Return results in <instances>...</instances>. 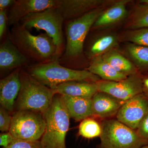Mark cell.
I'll return each mask as SVG.
<instances>
[{"label": "cell", "mask_w": 148, "mask_h": 148, "mask_svg": "<svg viewBox=\"0 0 148 148\" xmlns=\"http://www.w3.org/2000/svg\"><path fill=\"white\" fill-rule=\"evenodd\" d=\"M61 95L70 117L79 121L93 115L91 98Z\"/></svg>", "instance_id": "cell-17"}, {"label": "cell", "mask_w": 148, "mask_h": 148, "mask_svg": "<svg viewBox=\"0 0 148 148\" xmlns=\"http://www.w3.org/2000/svg\"><path fill=\"white\" fill-rule=\"evenodd\" d=\"M21 87L16 108L18 110H30L43 114L51 105L55 90L44 85L27 72L20 70Z\"/></svg>", "instance_id": "cell-4"}, {"label": "cell", "mask_w": 148, "mask_h": 148, "mask_svg": "<svg viewBox=\"0 0 148 148\" xmlns=\"http://www.w3.org/2000/svg\"><path fill=\"white\" fill-rule=\"evenodd\" d=\"M55 90L56 94L73 97L91 98L98 92L97 82L71 81L58 86Z\"/></svg>", "instance_id": "cell-18"}, {"label": "cell", "mask_w": 148, "mask_h": 148, "mask_svg": "<svg viewBox=\"0 0 148 148\" xmlns=\"http://www.w3.org/2000/svg\"><path fill=\"white\" fill-rule=\"evenodd\" d=\"M109 1L104 0H57L58 8L64 20L79 17L101 7Z\"/></svg>", "instance_id": "cell-12"}, {"label": "cell", "mask_w": 148, "mask_h": 148, "mask_svg": "<svg viewBox=\"0 0 148 148\" xmlns=\"http://www.w3.org/2000/svg\"><path fill=\"white\" fill-rule=\"evenodd\" d=\"M126 49L138 71L140 73L148 72V47L130 43Z\"/></svg>", "instance_id": "cell-23"}, {"label": "cell", "mask_w": 148, "mask_h": 148, "mask_svg": "<svg viewBox=\"0 0 148 148\" xmlns=\"http://www.w3.org/2000/svg\"><path fill=\"white\" fill-rule=\"evenodd\" d=\"M87 70L103 80L108 81H119L127 77L116 71L101 56L92 58Z\"/></svg>", "instance_id": "cell-19"}, {"label": "cell", "mask_w": 148, "mask_h": 148, "mask_svg": "<svg viewBox=\"0 0 148 148\" xmlns=\"http://www.w3.org/2000/svg\"><path fill=\"white\" fill-rule=\"evenodd\" d=\"M8 24V14L6 10H0V38H2Z\"/></svg>", "instance_id": "cell-29"}, {"label": "cell", "mask_w": 148, "mask_h": 148, "mask_svg": "<svg viewBox=\"0 0 148 148\" xmlns=\"http://www.w3.org/2000/svg\"><path fill=\"white\" fill-rule=\"evenodd\" d=\"M79 133L83 137L87 139L100 137L102 133L101 125L95 120L88 118L81 122Z\"/></svg>", "instance_id": "cell-25"}, {"label": "cell", "mask_w": 148, "mask_h": 148, "mask_svg": "<svg viewBox=\"0 0 148 148\" xmlns=\"http://www.w3.org/2000/svg\"><path fill=\"white\" fill-rule=\"evenodd\" d=\"M143 93L148 98V75L143 76Z\"/></svg>", "instance_id": "cell-32"}, {"label": "cell", "mask_w": 148, "mask_h": 148, "mask_svg": "<svg viewBox=\"0 0 148 148\" xmlns=\"http://www.w3.org/2000/svg\"><path fill=\"white\" fill-rule=\"evenodd\" d=\"M20 73V68L16 69L0 81V103L8 112L13 111L15 99L21 89Z\"/></svg>", "instance_id": "cell-13"}, {"label": "cell", "mask_w": 148, "mask_h": 148, "mask_svg": "<svg viewBox=\"0 0 148 148\" xmlns=\"http://www.w3.org/2000/svg\"><path fill=\"white\" fill-rule=\"evenodd\" d=\"M104 10L103 8L101 7L72 19L67 23L66 56L69 58H75L82 54L84 44L88 33Z\"/></svg>", "instance_id": "cell-6"}, {"label": "cell", "mask_w": 148, "mask_h": 148, "mask_svg": "<svg viewBox=\"0 0 148 148\" xmlns=\"http://www.w3.org/2000/svg\"><path fill=\"white\" fill-rule=\"evenodd\" d=\"M29 61L14 44L8 35L0 45L1 71H6L19 69L28 64Z\"/></svg>", "instance_id": "cell-14"}, {"label": "cell", "mask_w": 148, "mask_h": 148, "mask_svg": "<svg viewBox=\"0 0 148 148\" xmlns=\"http://www.w3.org/2000/svg\"><path fill=\"white\" fill-rule=\"evenodd\" d=\"M15 2L14 0H1L0 1V10H6L8 7L12 5Z\"/></svg>", "instance_id": "cell-31"}, {"label": "cell", "mask_w": 148, "mask_h": 148, "mask_svg": "<svg viewBox=\"0 0 148 148\" xmlns=\"http://www.w3.org/2000/svg\"><path fill=\"white\" fill-rule=\"evenodd\" d=\"M97 84L98 91L108 93L123 102L143 93V76L140 73L119 81L101 80Z\"/></svg>", "instance_id": "cell-9"}, {"label": "cell", "mask_w": 148, "mask_h": 148, "mask_svg": "<svg viewBox=\"0 0 148 148\" xmlns=\"http://www.w3.org/2000/svg\"><path fill=\"white\" fill-rule=\"evenodd\" d=\"M46 122L43 114L30 110H18L12 119L10 133L15 139L39 141L45 132Z\"/></svg>", "instance_id": "cell-7"}, {"label": "cell", "mask_w": 148, "mask_h": 148, "mask_svg": "<svg viewBox=\"0 0 148 148\" xmlns=\"http://www.w3.org/2000/svg\"><path fill=\"white\" fill-rule=\"evenodd\" d=\"M125 27L127 30L148 28V5H137L127 17Z\"/></svg>", "instance_id": "cell-22"}, {"label": "cell", "mask_w": 148, "mask_h": 148, "mask_svg": "<svg viewBox=\"0 0 148 148\" xmlns=\"http://www.w3.org/2000/svg\"><path fill=\"white\" fill-rule=\"evenodd\" d=\"M101 56L116 71L126 76L140 73L135 65L115 49H112Z\"/></svg>", "instance_id": "cell-20"}, {"label": "cell", "mask_w": 148, "mask_h": 148, "mask_svg": "<svg viewBox=\"0 0 148 148\" xmlns=\"http://www.w3.org/2000/svg\"><path fill=\"white\" fill-rule=\"evenodd\" d=\"M118 38L113 34L103 35L91 43L88 49V55L93 58L102 56L118 45Z\"/></svg>", "instance_id": "cell-21"}, {"label": "cell", "mask_w": 148, "mask_h": 148, "mask_svg": "<svg viewBox=\"0 0 148 148\" xmlns=\"http://www.w3.org/2000/svg\"><path fill=\"white\" fill-rule=\"evenodd\" d=\"M124 103L108 93L98 91L92 98L93 115L104 119L116 115Z\"/></svg>", "instance_id": "cell-15"}, {"label": "cell", "mask_w": 148, "mask_h": 148, "mask_svg": "<svg viewBox=\"0 0 148 148\" xmlns=\"http://www.w3.org/2000/svg\"><path fill=\"white\" fill-rule=\"evenodd\" d=\"M9 36L18 50L29 60L38 64L55 61L59 53L53 39L47 34L34 36L22 24L14 25Z\"/></svg>", "instance_id": "cell-1"}, {"label": "cell", "mask_w": 148, "mask_h": 148, "mask_svg": "<svg viewBox=\"0 0 148 148\" xmlns=\"http://www.w3.org/2000/svg\"><path fill=\"white\" fill-rule=\"evenodd\" d=\"M139 3L143 4L148 5V0H141L139 1Z\"/></svg>", "instance_id": "cell-33"}, {"label": "cell", "mask_w": 148, "mask_h": 148, "mask_svg": "<svg viewBox=\"0 0 148 148\" xmlns=\"http://www.w3.org/2000/svg\"><path fill=\"white\" fill-rule=\"evenodd\" d=\"M136 131L140 137L148 141V112L142 120Z\"/></svg>", "instance_id": "cell-28"}, {"label": "cell", "mask_w": 148, "mask_h": 148, "mask_svg": "<svg viewBox=\"0 0 148 148\" xmlns=\"http://www.w3.org/2000/svg\"><path fill=\"white\" fill-rule=\"evenodd\" d=\"M141 148H148V145L144 146V147H143Z\"/></svg>", "instance_id": "cell-34"}, {"label": "cell", "mask_w": 148, "mask_h": 148, "mask_svg": "<svg viewBox=\"0 0 148 148\" xmlns=\"http://www.w3.org/2000/svg\"><path fill=\"white\" fill-rule=\"evenodd\" d=\"M64 19L57 8L32 14L23 18L21 24L27 29L44 30L53 39L60 52L63 42L62 24Z\"/></svg>", "instance_id": "cell-8"}, {"label": "cell", "mask_w": 148, "mask_h": 148, "mask_svg": "<svg viewBox=\"0 0 148 148\" xmlns=\"http://www.w3.org/2000/svg\"><path fill=\"white\" fill-rule=\"evenodd\" d=\"M43 115L46 122L40 142L42 148H66V137L71 118L61 95L56 94Z\"/></svg>", "instance_id": "cell-2"}, {"label": "cell", "mask_w": 148, "mask_h": 148, "mask_svg": "<svg viewBox=\"0 0 148 148\" xmlns=\"http://www.w3.org/2000/svg\"><path fill=\"white\" fill-rule=\"evenodd\" d=\"M28 73L42 84L54 89L71 81L98 82L101 78L88 70H74L61 66L58 60L31 66Z\"/></svg>", "instance_id": "cell-3"}, {"label": "cell", "mask_w": 148, "mask_h": 148, "mask_svg": "<svg viewBox=\"0 0 148 148\" xmlns=\"http://www.w3.org/2000/svg\"><path fill=\"white\" fill-rule=\"evenodd\" d=\"M130 1L121 0L114 3L113 5L103 11L93 24V29H102L117 24L128 16L126 9L127 3Z\"/></svg>", "instance_id": "cell-16"}, {"label": "cell", "mask_w": 148, "mask_h": 148, "mask_svg": "<svg viewBox=\"0 0 148 148\" xmlns=\"http://www.w3.org/2000/svg\"><path fill=\"white\" fill-rule=\"evenodd\" d=\"M118 38L119 40L148 47V28L127 30Z\"/></svg>", "instance_id": "cell-24"}, {"label": "cell", "mask_w": 148, "mask_h": 148, "mask_svg": "<svg viewBox=\"0 0 148 148\" xmlns=\"http://www.w3.org/2000/svg\"><path fill=\"white\" fill-rule=\"evenodd\" d=\"M101 125L98 148H141L148 145V141L140 137L136 130L117 119H105Z\"/></svg>", "instance_id": "cell-5"}, {"label": "cell", "mask_w": 148, "mask_h": 148, "mask_svg": "<svg viewBox=\"0 0 148 148\" xmlns=\"http://www.w3.org/2000/svg\"><path fill=\"white\" fill-rule=\"evenodd\" d=\"M57 0H17L15 1L8 14V24H19L29 14L57 7Z\"/></svg>", "instance_id": "cell-11"}, {"label": "cell", "mask_w": 148, "mask_h": 148, "mask_svg": "<svg viewBox=\"0 0 148 148\" xmlns=\"http://www.w3.org/2000/svg\"><path fill=\"white\" fill-rule=\"evenodd\" d=\"M8 111L1 106L0 108V130L3 132H9L12 117Z\"/></svg>", "instance_id": "cell-26"}, {"label": "cell", "mask_w": 148, "mask_h": 148, "mask_svg": "<svg viewBox=\"0 0 148 148\" xmlns=\"http://www.w3.org/2000/svg\"><path fill=\"white\" fill-rule=\"evenodd\" d=\"M12 135L9 132L0 135V145L4 148H7L13 142L14 140Z\"/></svg>", "instance_id": "cell-30"}, {"label": "cell", "mask_w": 148, "mask_h": 148, "mask_svg": "<svg viewBox=\"0 0 148 148\" xmlns=\"http://www.w3.org/2000/svg\"></svg>", "instance_id": "cell-35"}, {"label": "cell", "mask_w": 148, "mask_h": 148, "mask_svg": "<svg viewBox=\"0 0 148 148\" xmlns=\"http://www.w3.org/2000/svg\"><path fill=\"white\" fill-rule=\"evenodd\" d=\"M5 148H42L39 141H25L14 139L13 142Z\"/></svg>", "instance_id": "cell-27"}, {"label": "cell", "mask_w": 148, "mask_h": 148, "mask_svg": "<svg viewBox=\"0 0 148 148\" xmlns=\"http://www.w3.org/2000/svg\"><path fill=\"white\" fill-rule=\"evenodd\" d=\"M148 112V98L141 93L123 103L117 114L116 119L136 130Z\"/></svg>", "instance_id": "cell-10"}]
</instances>
